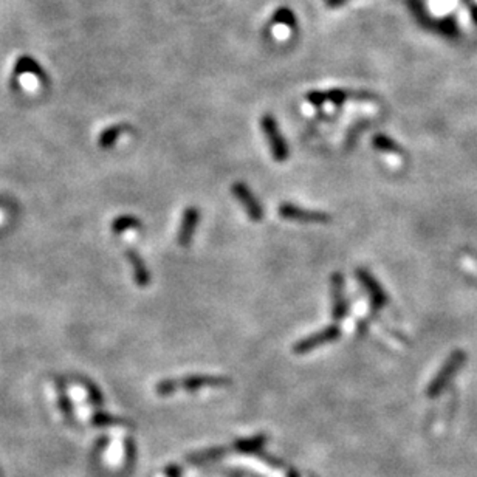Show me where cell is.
Segmentation results:
<instances>
[{"instance_id": "obj_16", "label": "cell", "mask_w": 477, "mask_h": 477, "mask_svg": "<svg viewBox=\"0 0 477 477\" xmlns=\"http://www.w3.org/2000/svg\"><path fill=\"white\" fill-rule=\"evenodd\" d=\"M347 2V0H327V7L329 8H339V7H343V5Z\"/></svg>"}, {"instance_id": "obj_7", "label": "cell", "mask_w": 477, "mask_h": 477, "mask_svg": "<svg viewBox=\"0 0 477 477\" xmlns=\"http://www.w3.org/2000/svg\"><path fill=\"white\" fill-rule=\"evenodd\" d=\"M330 296H332V319L335 323L343 321L349 315V302L345 297V282L343 273L335 271L330 276Z\"/></svg>"}, {"instance_id": "obj_10", "label": "cell", "mask_w": 477, "mask_h": 477, "mask_svg": "<svg viewBox=\"0 0 477 477\" xmlns=\"http://www.w3.org/2000/svg\"><path fill=\"white\" fill-rule=\"evenodd\" d=\"M350 97L349 92L343 90V88H330V90H312L306 95L307 103L312 106H324V104H333V106H341L345 103V99Z\"/></svg>"}, {"instance_id": "obj_8", "label": "cell", "mask_w": 477, "mask_h": 477, "mask_svg": "<svg viewBox=\"0 0 477 477\" xmlns=\"http://www.w3.org/2000/svg\"><path fill=\"white\" fill-rule=\"evenodd\" d=\"M199 220H200L199 208L188 206L186 210H184L182 222H180V228H178V234H177V243L182 248H186L193 243V237L195 234Z\"/></svg>"}, {"instance_id": "obj_6", "label": "cell", "mask_w": 477, "mask_h": 477, "mask_svg": "<svg viewBox=\"0 0 477 477\" xmlns=\"http://www.w3.org/2000/svg\"><path fill=\"white\" fill-rule=\"evenodd\" d=\"M231 193L236 197L238 204L242 205L243 210H245L249 220H253V222H262V220H264L265 217L264 208H262L258 197L253 194V191L249 189L248 184L237 182L231 186Z\"/></svg>"}, {"instance_id": "obj_3", "label": "cell", "mask_w": 477, "mask_h": 477, "mask_svg": "<svg viewBox=\"0 0 477 477\" xmlns=\"http://www.w3.org/2000/svg\"><path fill=\"white\" fill-rule=\"evenodd\" d=\"M341 335H343L341 327L337 326V324L327 326V327H324V329H321L318 332L312 333V335L299 339V341L293 345V354L306 355V354H308V352L321 347V345L338 341V339L341 338Z\"/></svg>"}, {"instance_id": "obj_13", "label": "cell", "mask_w": 477, "mask_h": 477, "mask_svg": "<svg viewBox=\"0 0 477 477\" xmlns=\"http://www.w3.org/2000/svg\"><path fill=\"white\" fill-rule=\"evenodd\" d=\"M143 222L135 216H130V214H123V216L117 217L112 222V232L113 234H123L126 231L132 230H141Z\"/></svg>"}, {"instance_id": "obj_12", "label": "cell", "mask_w": 477, "mask_h": 477, "mask_svg": "<svg viewBox=\"0 0 477 477\" xmlns=\"http://www.w3.org/2000/svg\"><path fill=\"white\" fill-rule=\"evenodd\" d=\"M372 146L377 149V151L389 155H397V157H403V149L400 145H397L391 136H387L384 134H375L372 136Z\"/></svg>"}, {"instance_id": "obj_4", "label": "cell", "mask_w": 477, "mask_h": 477, "mask_svg": "<svg viewBox=\"0 0 477 477\" xmlns=\"http://www.w3.org/2000/svg\"><path fill=\"white\" fill-rule=\"evenodd\" d=\"M355 276L358 279V282L361 284V287L366 290L372 312L377 313L380 312V310L387 307V304H389V296H387L384 289L381 287V284L375 279V276L371 271L366 270V268H358V270L355 271Z\"/></svg>"}, {"instance_id": "obj_14", "label": "cell", "mask_w": 477, "mask_h": 477, "mask_svg": "<svg viewBox=\"0 0 477 477\" xmlns=\"http://www.w3.org/2000/svg\"><path fill=\"white\" fill-rule=\"evenodd\" d=\"M273 22L278 23V25H284V27H289V28H296V25H297L295 13L290 8H285V7L274 11Z\"/></svg>"}, {"instance_id": "obj_9", "label": "cell", "mask_w": 477, "mask_h": 477, "mask_svg": "<svg viewBox=\"0 0 477 477\" xmlns=\"http://www.w3.org/2000/svg\"><path fill=\"white\" fill-rule=\"evenodd\" d=\"M126 259L130 264V268H132L134 282L141 289L149 287V285H151V282H152V276H151V271H149L145 259H143L134 248L126 249Z\"/></svg>"}, {"instance_id": "obj_2", "label": "cell", "mask_w": 477, "mask_h": 477, "mask_svg": "<svg viewBox=\"0 0 477 477\" xmlns=\"http://www.w3.org/2000/svg\"><path fill=\"white\" fill-rule=\"evenodd\" d=\"M230 380L223 377H211V375H195V377H189L184 380H164L157 386V392L166 395V393H171L177 389H200V387L206 386H225L228 384Z\"/></svg>"}, {"instance_id": "obj_11", "label": "cell", "mask_w": 477, "mask_h": 477, "mask_svg": "<svg viewBox=\"0 0 477 477\" xmlns=\"http://www.w3.org/2000/svg\"><path fill=\"white\" fill-rule=\"evenodd\" d=\"M130 127L127 124H115V126L107 127L104 132H101L98 136V146L101 149H110L115 146L118 140L121 138L123 134H126Z\"/></svg>"}, {"instance_id": "obj_1", "label": "cell", "mask_w": 477, "mask_h": 477, "mask_svg": "<svg viewBox=\"0 0 477 477\" xmlns=\"http://www.w3.org/2000/svg\"><path fill=\"white\" fill-rule=\"evenodd\" d=\"M260 129L267 136L268 147H270V152L274 162L278 163L287 162V160L290 158V147L284 138L281 129H279L276 118H274L271 113H265V115H262Z\"/></svg>"}, {"instance_id": "obj_5", "label": "cell", "mask_w": 477, "mask_h": 477, "mask_svg": "<svg viewBox=\"0 0 477 477\" xmlns=\"http://www.w3.org/2000/svg\"><path fill=\"white\" fill-rule=\"evenodd\" d=\"M278 212L284 220H290V222L297 223H329L332 220V216L329 212L308 210V208L289 204V201L279 205Z\"/></svg>"}, {"instance_id": "obj_15", "label": "cell", "mask_w": 477, "mask_h": 477, "mask_svg": "<svg viewBox=\"0 0 477 477\" xmlns=\"http://www.w3.org/2000/svg\"><path fill=\"white\" fill-rule=\"evenodd\" d=\"M16 71H17V73H22V71H29V73L44 76L42 70L39 69V65L36 64L33 59H29V58H22L21 61L17 62V65H16Z\"/></svg>"}]
</instances>
